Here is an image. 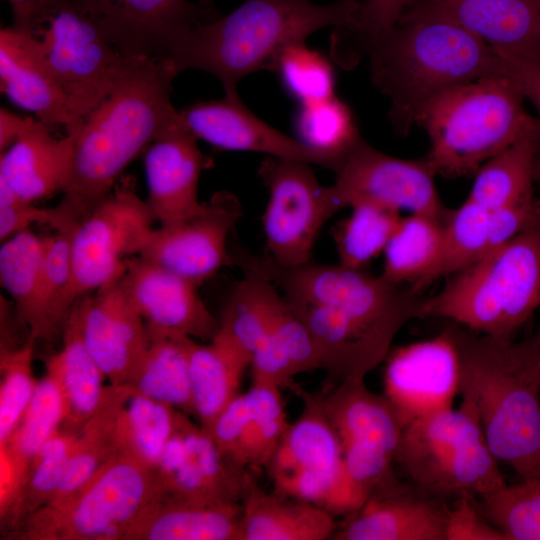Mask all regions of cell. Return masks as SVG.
Masks as SVG:
<instances>
[{
	"instance_id": "cell-56",
	"label": "cell",
	"mask_w": 540,
	"mask_h": 540,
	"mask_svg": "<svg viewBox=\"0 0 540 540\" xmlns=\"http://www.w3.org/2000/svg\"><path fill=\"white\" fill-rule=\"evenodd\" d=\"M199 4L203 6L206 10L218 14L214 7L213 0H199Z\"/></svg>"
},
{
	"instance_id": "cell-26",
	"label": "cell",
	"mask_w": 540,
	"mask_h": 540,
	"mask_svg": "<svg viewBox=\"0 0 540 540\" xmlns=\"http://www.w3.org/2000/svg\"><path fill=\"white\" fill-rule=\"evenodd\" d=\"M74 135L53 136L35 125L0 156V178L24 201L35 203L63 193L72 171Z\"/></svg>"
},
{
	"instance_id": "cell-34",
	"label": "cell",
	"mask_w": 540,
	"mask_h": 540,
	"mask_svg": "<svg viewBox=\"0 0 540 540\" xmlns=\"http://www.w3.org/2000/svg\"><path fill=\"white\" fill-rule=\"evenodd\" d=\"M283 295L269 280L244 273L219 320L216 335L250 359L268 337Z\"/></svg>"
},
{
	"instance_id": "cell-35",
	"label": "cell",
	"mask_w": 540,
	"mask_h": 540,
	"mask_svg": "<svg viewBox=\"0 0 540 540\" xmlns=\"http://www.w3.org/2000/svg\"><path fill=\"white\" fill-rule=\"evenodd\" d=\"M127 383L135 392L193 416L189 371L192 338L155 337Z\"/></svg>"
},
{
	"instance_id": "cell-11",
	"label": "cell",
	"mask_w": 540,
	"mask_h": 540,
	"mask_svg": "<svg viewBox=\"0 0 540 540\" xmlns=\"http://www.w3.org/2000/svg\"><path fill=\"white\" fill-rule=\"evenodd\" d=\"M161 495L155 470L119 452L65 505L35 512L2 539L122 540Z\"/></svg>"
},
{
	"instance_id": "cell-48",
	"label": "cell",
	"mask_w": 540,
	"mask_h": 540,
	"mask_svg": "<svg viewBox=\"0 0 540 540\" xmlns=\"http://www.w3.org/2000/svg\"><path fill=\"white\" fill-rule=\"evenodd\" d=\"M411 2L412 0H358L350 27L334 31L332 54L340 61L355 62L363 45L393 27Z\"/></svg>"
},
{
	"instance_id": "cell-12",
	"label": "cell",
	"mask_w": 540,
	"mask_h": 540,
	"mask_svg": "<svg viewBox=\"0 0 540 540\" xmlns=\"http://www.w3.org/2000/svg\"><path fill=\"white\" fill-rule=\"evenodd\" d=\"M155 221L146 200L137 194L134 180L121 178L71 233L70 310L78 299L111 281L126 259L140 254Z\"/></svg>"
},
{
	"instance_id": "cell-22",
	"label": "cell",
	"mask_w": 540,
	"mask_h": 540,
	"mask_svg": "<svg viewBox=\"0 0 540 540\" xmlns=\"http://www.w3.org/2000/svg\"><path fill=\"white\" fill-rule=\"evenodd\" d=\"M0 88L16 106L66 134L80 124L54 75L40 40L12 25L0 30Z\"/></svg>"
},
{
	"instance_id": "cell-15",
	"label": "cell",
	"mask_w": 540,
	"mask_h": 540,
	"mask_svg": "<svg viewBox=\"0 0 540 540\" xmlns=\"http://www.w3.org/2000/svg\"><path fill=\"white\" fill-rule=\"evenodd\" d=\"M333 172L335 180L329 189L338 211L363 202L443 220L450 211L440 198L437 174L426 157H394L360 137Z\"/></svg>"
},
{
	"instance_id": "cell-57",
	"label": "cell",
	"mask_w": 540,
	"mask_h": 540,
	"mask_svg": "<svg viewBox=\"0 0 540 540\" xmlns=\"http://www.w3.org/2000/svg\"><path fill=\"white\" fill-rule=\"evenodd\" d=\"M538 477H540V461H539V466H538L536 476L534 478H538Z\"/></svg>"
},
{
	"instance_id": "cell-50",
	"label": "cell",
	"mask_w": 540,
	"mask_h": 540,
	"mask_svg": "<svg viewBox=\"0 0 540 540\" xmlns=\"http://www.w3.org/2000/svg\"><path fill=\"white\" fill-rule=\"evenodd\" d=\"M34 224L49 225L59 231L61 222L57 207H38L35 203L26 202L22 199L0 207L1 242L16 233L30 229Z\"/></svg>"
},
{
	"instance_id": "cell-19",
	"label": "cell",
	"mask_w": 540,
	"mask_h": 540,
	"mask_svg": "<svg viewBox=\"0 0 540 540\" xmlns=\"http://www.w3.org/2000/svg\"><path fill=\"white\" fill-rule=\"evenodd\" d=\"M120 272L73 305L83 341L112 385H127L151 341L144 320L120 285Z\"/></svg>"
},
{
	"instance_id": "cell-3",
	"label": "cell",
	"mask_w": 540,
	"mask_h": 540,
	"mask_svg": "<svg viewBox=\"0 0 540 540\" xmlns=\"http://www.w3.org/2000/svg\"><path fill=\"white\" fill-rule=\"evenodd\" d=\"M373 84L390 102L394 130L406 135L424 106L454 86L508 72L498 52L447 19L404 12L390 29L368 40Z\"/></svg>"
},
{
	"instance_id": "cell-9",
	"label": "cell",
	"mask_w": 540,
	"mask_h": 540,
	"mask_svg": "<svg viewBox=\"0 0 540 540\" xmlns=\"http://www.w3.org/2000/svg\"><path fill=\"white\" fill-rule=\"evenodd\" d=\"M339 439L343 480L331 512L349 515L372 495L400 484L393 472L404 426L383 395L364 380H348L320 393Z\"/></svg>"
},
{
	"instance_id": "cell-47",
	"label": "cell",
	"mask_w": 540,
	"mask_h": 540,
	"mask_svg": "<svg viewBox=\"0 0 540 540\" xmlns=\"http://www.w3.org/2000/svg\"><path fill=\"white\" fill-rule=\"evenodd\" d=\"M275 71L300 105L335 96V74L330 62L305 43L286 49Z\"/></svg>"
},
{
	"instance_id": "cell-21",
	"label": "cell",
	"mask_w": 540,
	"mask_h": 540,
	"mask_svg": "<svg viewBox=\"0 0 540 540\" xmlns=\"http://www.w3.org/2000/svg\"><path fill=\"white\" fill-rule=\"evenodd\" d=\"M197 141L181 118L162 131L143 153L146 202L160 226L180 222L202 206L198 186L206 159Z\"/></svg>"
},
{
	"instance_id": "cell-27",
	"label": "cell",
	"mask_w": 540,
	"mask_h": 540,
	"mask_svg": "<svg viewBox=\"0 0 540 540\" xmlns=\"http://www.w3.org/2000/svg\"><path fill=\"white\" fill-rule=\"evenodd\" d=\"M241 502H191L159 496L122 540H239Z\"/></svg>"
},
{
	"instance_id": "cell-8",
	"label": "cell",
	"mask_w": 540,
	"mask_h": 540,
	"mask_svg": "<svg viewBox=\"0 0 540 540\" xmlns=\"http://www.w3.org/2000/svg\"><path fill=\"white\" fill-rule=\"evenodd\" d=\"M404 427L396 462L414 486L428 495L483 498L506 485L491 453L474 405L462 399Z\"/></svg>"
},
{
	"instance_id": "cell-4",
	"label": "cell",
	"mask_w": 540,
	"mask_h": 540,
	"mask_svg": "<svg viewBox=\"0 0 540 540\" xmlns=\"http://www.w3.org/2000/svg\"><path fill=\"white\" fill-rule=\"evenodd\" d=\"M358 0H244L225 16L193 28L173 50L169 61L178 74L203 70L219 79L226 95H238V84L261 70H274L283 52L305 43L324 28L347 29Z\"/></svg>"
},
{
	"instance_id": "cell-58",
	"label": "cell",
	"mask_w": 540,
	"mask_h": 540,
	"mask_svg": "<svg viewBox=\"0 0 540 540\" xmlns=\"http://www.w3.org/2000/svg\"><path fill=\"white\" fill-rule=\"evenodd\" d=\"M540 1V0H539Z\"/></svg>"
},
{
	"instance_id": "cell-53",
	"label": "cell",
	"mask_w": 540,
	"mask_h": 540,
	"mask_svg": "<svg viewBox=\"0 0 540 540\" xmlns=\"http://www.w3.org/2000/svg\"><path fill=\"white\" fill-rule=\"evenodd\" d=\"M32 117L16 115L5 108L0 109V151L8 149L25 135L37 122Z\"/></svg>"
},
{
	"instance_id": "cell-7",
	"label": "cell",
	"mask_w": 540,
	"mask_h": 540,
	"mask_svg": "<svg viewBox=\"0 0 540 540\" xmlns=\"http://www.w3.org/2000/svg\"><path fill=\"white\" fill-rule=\"evenodd\" d=\"M425 298L423 318L511 340L540 307V219Z\"/></svg>"
},
{
	"instance_id": "cell-52",
	"label": "cell",
	"mask_w": 540,
	"mask_h": 540,
	"mask_svg": "<svg viewBox=\"0 0 540 540\" xmlns=\"http://www.w3.org/2000/svg\"><path fill=\"white\" fill-rule=\"evenodd\" d=\"M12 11V26L32 33L43 16L61 0H5Z\"/></svg>"
},
{
	"instance_id": "cell-24",
	"label": "cell",
	"mask_w": 540,
	"mask_h": 540,
	"mask_svg": "<svg viewBox=\"0 0 540 540\" xmlns=\"http://www.w3.org/2000/svg\"><path fill=\"white\" fill-rule=\"evenodd\" d=\"M449 507L401 483L372 495L337 525L334 540H446Z\"/></svg>"
},
{
	"instance_id": "cell-37",
	"label": "cell",
	"mask_w": 540,
	"mask_h": 540,
	"mask_svg": "<svg viewBox=\"0 0 540 540\" xmlns=\"http://www.w3.org/2000/svg\"><path fill=\"white\" fill-rule=\"evenodd\" d=\"M177 409L134 393L117 423L119 450L155 469L176 426Z\"/></svg>"
},
{
	"instance_id": "cell-31",
	"label": "cell",
	"mask_w": 540,
	"mask_h": 540,
	"mask_svg": "<svg viewBox=\"0 0 540 540\" xmlns=\"http://www.w3.org/2000/svg\"><path fill=\"white\" fill-rule=\"evenodd\" d=\"M133 393L129 385L107 386L101 406L77 434L58 489L40 510H55L65 505L120 452L117 423L122 408Z\"/></svg>"
},
{
	"instance_id": "cell-49",
	"label": "cell",
	"mask_w": 540,
	"mask_h": 540,
	"mask_svg": "<svg viewBox=\"0 0 540 540\" xmlns=\"http://www.w3.org/2000/svg\"><path fill=\"white\" fill-rule=\"evenodd\" d=\"M446 540H507L505 534L489 522L473 502V497L462 496L449 507Z\"/></svg>"
},
{
	"instance_id": "cell-14",
	"label": "cell",
	"mask_w": 540,
	"mask_h": 540,
	"mask_svg": "<svg viewBox=\"0 0 540 540\" xmlns=\"http://www.w3.org/2000/svg\"><path fill=\"white\" fill-rule=\"evenodd\" d=\"M303 401L299 417L289 423L265 470L273 491L331 509L343 480L342 452L320 393L295 384Z\"/></svg>"
},
{
	"instance_id": "cell-23",
	"label": "cell",
	"mask_w": 540,
	"mask_h": 540,
	"mask_svg": "<svg viewBox=\"0 0 540 540\" xmlns=\"http://www.w3.org/2000/svg\"><path fill=\"white\" fill-rule=\"evenodd\" d=\"M136 53L168 60L196 26L219 14L188 0H83Z\"/></svg>"
},
{
	"instance_id": "cell-33",
	"label": "cell",
	"mask_w": 540,
	"mask_h": 540,
	"mask_svg": "<svg viewBox=\"0 0 540 540\" xmlns=\"http://www.w3.org/2000/svg\"><path fill=\"white\" fill-rule=\"evenodd\" d=\"M444 221L426 214L402 216L383 252L382 277L420 293L435 282L443 256Z\"/></svg>"
},
{
	"instance_id": "cell-44",
	"label": "cell",
	"mask_w": 540,
	"mask_h": 540,
	"mask_svg": "<svg viewBox=\"0 0 540 540\" xmlns=\"http://www.w3.org/2000/svg\"><path fill=\"white\" fill-rule=\"evenodd\" d=\"M296 128L300 141L339 163L360 138L351 110L336 95L300 105Z\"/></svg>"
},
{
	"instance_id": "cell-25",
	"label": "cell",
	"mask_w": 540,
	"mask_h": 540,
	"mask_svg": "<svg viewBox=\"0 0 540 540\" xmlns=\"http://www.w3.org/2000/svg\"><path fill=\"white\" fill-rule=\"evenodd\" d=\"M404 12L447 19L495 50L540 58L539 0H412Z\"/></svg>"
},
{
	"instance_id": "cell-13",
	"label": "cell",
	"mask_w": 540,
	"mask_h": 540,
	"mask_svg": "<svg viewBox=\"0 0 540 540\" xmlns=\"http://www.w3.org/2000/svg\"><path fill=\"white\" fill-rule=\"evenodd\" d=\"M258 175L268 191L262 218L267 255L289 267L311 262L322 227L338 212L329 186L298 160L266 157Z\"/></svg>"
},
{
	"instance_id": "cell-38",
	"label": "cell",
	"mask_w": 540,
	"mask_h": 540,
	"mask_svg": "<svg viewBox=\"0 0 540 540\" xmlns=\"http://www.w3.org/2000/svg\"><path fill=\"white\" fill-rule=\"evenodd\" d=\"M72 280L71 233L45 236L41 263L36 322L30 335L53 341L60 334L70 312L67 294Z\"/></svg>"
},
{
	"instance_id": "cell-28",
	"label": "cell",
	"mask_w": 540,
	"mask_h": 540,
	"mask_svg": "<svg viewBox=\"0 0 540 540\" xmlns=\"http://www.w3.org/2000/svg\"><path fill=\"white\" fill-rule=\"evenodd\" d=\"M239 540H326L337 524L327 508L262 489L251 474L242 500Z\"/></svg>"
},
{
	"instance_id": "cell-18",
	"label": "cell",
	"mask_w": 540,
	"mask_h": 540,
	"mask_svg": "<svg viewBox=\"0 0 540 540\" xmlns=\"http://www.w3.org/2000/svg\"><path fill=\"white\" fill-rule=\"evenodd\" d=\"M458 392V353L445 330L435 338L398 347L388 354L384 396L404 427L452 408Z\"/></svg>"
},
{
	"instance_id": "cell-16",
	"label": "cell",
	"mask_w": 540,
	"mask_h": 540,
	"mask_svg": "<svg viewBox=\"0 0 540 540\" xmlns=\"http://www.w3.org/2000/svg\"><path fill=\"white\" fill-rule=\"evenodd\" d=\"M241 215L238 198L219 191L194 215L153 228L139 255L199 287L230 262L228 240Z\"/></svg>"
},
{
	"instance_id": "cell-6",
	"label": "cell",
	"mask_w": 540,
	"mask_h": 540,
	"mask_svg": "<svg viewBox=\"0 0 540 540\" xmlns=\"http://www.w3.org/2000/svg\"><path fill=\"white\" fill-rule=\"evenodd\" d=\"M509 72L454 86L429 101L415 125L428 135L425 156L437 175H474L490 158L525 136L538 134L537 118Z\"/></svg>"
},
{
	"instance_id": "cell-45",
	"label": "cell",
	"mask_w": 540,
	"mask_h": 540,
	"mask_svg": "<svg viewBox=\"0 0 540 540\" xmlns=\"http://www.w3.org/2000/svg\"><path fill=\"white\" fill-rule=\"evenodd\" d=\"M480 510L507 540H540V477L506 484L481 498Z\"/></svg>"
},
{
	"instance_id": "cell-5",
	"label": "cell",
	"mask_w": 540,
	"mask_h": 540,
	"mask_svg": "<svg viewBox=\"0 0 540 540\" xmlns=\"http://www.w3.org/2000/svg\"><path fill=\"white\" fill-rule=\"evenodd\" d=\"M459 360V390L478 414L497 461L522 478L536 476L540 461V389L525 373L515 342L454 323L444 329Z\"/></svg>"
},
{
	"instance_id": "cell-32",
	"label": "cell",
	"mask_w": 540,
	"mask_h": 540,
	"mask_svg": "<svg viewBox=\"0 0 540 540\" xmlns=\"http://www.w3.org/2000/svg\"><path fill=\"white\" fill-rule=\"evenodd\" d=\"M250 359L215 335L206 343L192 339L189 348L193 416L207 429L239 393Z\"/></svg>"
},
{
	"instance_id": "cell-51",
	"label": "cell",
	"mask_w": 540,
	"mask_h": 540,
	"mask_svg": "<svg viewBox=\"0 0 540 540\" xmlns=\"http://www.w3.org/2000/svg\"><path fill=\"white\" fill-rule=\"evenodd\" d=\"M508 72L538 113L537 140L540 149V58L496 50Z\"/></svg>"
},
{
	"instance_id": "cell-40",
	"label": "cell",
	"mask_w": 540,
	"mask_h": 540,
	"mask_svg": "<svg viewBox=\"0 0 540 540\" xmlns=\"http://www.w3.org/2000/svg\"><path fill=\"white\" fill-rule=\"evenodd\" d=\"M44 246L45 236L27 229L1 242L0 247L1 285L29 334L36 322Z\"/></svg>"
},
{
	"instance_id": "cell-54",
	"label": "cell",
	"mask_w": 540,
	"mask_h": 540,
	"mask_svg": "<svg viewBox=\"0 0 540 540\" xmlns=\"http://www.w3.org/2000/svg\"><path fill=\"white\" fill-rule=\"evenodd\" d=\"M515 346L525 373L540 389V328L528 339L515 342Z\"/></svg>"
},
{
	"instance_id": "cell-30",
	"label": "cell",
	"mask_w": 540,
	"mask_h": 540,
	"mask_svg": "<svg viewBox=\"0 0 540 540\" xmlns=\"http://www.w3.org/2000/svg\"><path fill=\"white\" fill-rule=\"evenodd\" d=\"M64 419L60 391L53 378L38 381L35 394L9 440L0 446V519L21 491L30 464Z\"/></svg>"
},
{
	"instance_id": "cell-41",
	"label": "cell",
	"mask_w": 540,
	"mask_h": 540,
	"mask_svg": "<svg viewBox=\"0 0 540 540\" xmlns=\"http://www.w3.org/2000/svg\"><path fill=\"white\" fill-rule=\"evenodd\" d=\"M350 208V216L342 220L333 233L338 263L365 268L384 252L402 216L399 212L367 202Z\"/></svg>"
},
{
	"instance_id": "cell-46",
	"label": "cell",
	"mask_w": 540,
	"mask_h": 540,
	"mask_svg": "<svg viewBox=\"0 0 540 540\" xmlns=\"http://www.w3.org/2000/svg\"><path fill=\"white\" fill-rule=\"evenodd\" d=\"M36 339L30 335L19 347L0 349V446L16 429L35 394L32 360Z\"/></svg>"
},
{
	"instance_id": "cell-1",
	"label": "cell",
	"mask_w": 540,
	"mask_h": 540,
	"mask_svg": "<svg viewBox=\"0 0 540 540\" xmlns=\"http://www.w3.org/2000/svg\"><path fill=\"white\" fill-rule=\"evenodd\" d=\"M251 270L282 293L307 328L321 369L336 384L365 380L386 360L402 327L423 318L420 292L365 268L312 261L289 267L257 255Z\"/></svg>"
},
{
	"instance_id": "cell-10",
	"label": "cell",
	"mask_w": 540,
	"mask_h": 540,
	"mask_svg": "<svg viewBox=\"0 0 540 540\" xmlns=\"http://www.w3.org/2000/svg\"><path fill=\"white\" fill-rule=\"evenodd\" d=\"M31 34L40 40L80 122L141 58L147 57L117 37L83 0H61Z\"/></svg>"
},
{
	"instance_id": "cell-43",
	"label": "cell",
	"mask_w": 540,
	"mask_h": 540,
	"mask_svg": "<svg viewBox=\"0 0 540 540\" xmlns=\"http://www.w3.org/2000/svg\"><path fill=\"white\" fill-rule=\"evenodd\" d=\"M491 212L468 198L444 221L443 256L436 280L451 276L493 250Z\"/></svg>"
},
{
	"instance_id": "cell-20",
	"label": "cell",
	"mask_w": 540,
	"mask_h": 540,
	"mask_svg": "<svg viewBox=\"0 0 540 540\" xmlns=\"http://www.w3.org/2000/svg\"><path fill=\"white\" fill-rule=\"evenodd\" d=\"M181 118L198 140L226 151L255 152L307 162L332 171L336 158L317 151L267 124L241 101L239 95L199 101L183 108Z\"/></svg>"
},
{
	"instance_id": "cell-42",
	"label": "cell",
	"mask_w": 540,
	"mask_h": 540,
	"mask_svg": "<svg viewBox=\"0 0 540 540\" xmlns=\"http://www.w3.org/2000/svg\"><path fill=\"white\" fill-rule=\"evenodd\" d=\"M245 396L247 416L239 464L249 471L265 469L289 425L281 389L252 384Z\"/></svg>"
},
{
	"instance_id": "cell-17",
	"label": "cell",
	"mask_w": 540,
	"mask_h": 540,
	"mask_svg": "<svg viewBox=\"0 0 540 540\" xmlns=\"http://www.w3.org/2000/svg\"><path fill=\"white\" fill-rule=\"evenodd\" d=\"M119 281L150 339L182 336L209 342L218 332L219 320L202 300L198 286L159 264L141 255L129 257Z\"/></svg>"
},
{
	"instance_id": "cell-29",
	"label": "cell",
	"mask_w": 540,
	"mask_h": 540,
	"mask_svg": "<svg viewBox=\"0 0 540 540\" xmlns=\"http://www.w3.org/2000/svg\"><path fill=\"white\" fill-rule=\"evenodd\" d=\"M62 348L45 361L63 401L62 430L78 434L101 406L106 376L87 349L72 306L62 330Z\"/></svg>"
},
{
	"instance_id": "cell-36",
	"label": "cell",
	"mask_w": 540,
	"mask_h": 540,
	"mask_svg": "<svg viewBox=\"0 0 540 540\" xmlns=\"http://www.w3.org/2000/svg\"><path fill=\"white\" fill-rule=\"evenodd\" d=\"M539 153L537 133L523 137L478 169L467 198L494 210L534 196V171Z\"/></svg>"
},
{
	"instance_id": "cell-55",
	"label": "cell",
	"mask_w": 540,
	"mask_h": 540,
	"mask_svg": "<svg viewBox=\"0 0 540 540\" xmlns=\"http://www.w3.org/2000/svg\"><path fill=\"white\" fill-rule=\"evenodd\" d=\"M534 180H535V183L538 185L539 189H540V153L536 159V163H535V171H534Z\"/></svg>"
},
{
	"instance_id": "cell-2",
	"label": "cell",
	"mask_w": 540,
	"mask_h": 540,
	"mask_svg": "<svg viewBox=\"0 0 540 540\" xmlns=\"http://www.w3.org/2000/svg\"><path fill=\"white\" fill-rule=\"evenodd\" d=\"M178 75L169 60L141 58L80 122L70 181L56 205L63 232L89 216L113 191L126 167L167 127L181 120L171 102Z\"/></svg>"
},
{
	"instance_id": "cell-39",
	"label": "cell",
	"mask_w": 540,
	"mask_h": 540,
	"mask_svg": "<svg viewBox=\"0 0 540 540\" xmlns=\"http://www.w3.org/2000/svg\"><path fill=\"white\" fill-rule=\"evenodd\" d=\"M76 437L77 434L59 429L38 451L16 500L0 519L2 536L51 500L63 478Z\"/></svg>"
}]
</instances>
